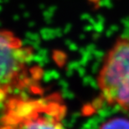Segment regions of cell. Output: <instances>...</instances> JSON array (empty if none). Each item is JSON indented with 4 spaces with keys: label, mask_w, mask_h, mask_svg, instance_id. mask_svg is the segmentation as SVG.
Masks as SVG:
<instances>
[{
    "label": "cell",
    "mask_w": 129,
    "mask_h": 129,
    "mask_svg": "<svg viewBox=\"0 0 129 129\" xmlns=\"http://www.w3.org/2000/svg\"><path fill=\"white\" fill-rule=\"evenodd\" d=\"M34 58L31 46L10 30L0 29V103L25 90L37 93L43 71Z\"/></svg>",
    "instance_id": "6da1fadb"
},
{
    "label": "cell",
    "mask_w": 129,
    "mask_h": 129,
    "mask_svg": "<svg viewBox=\"0 0 129 129\" xmlns=\"http://www.w3.org/2000/svg\"><path fill=\"white\" fill-rule=\"evenodd\" d=\"M66 107L60 95L40 96L16 94L4 102L0 129H66Z\"/></svg>",
    "instance_id": "7a4b0ae2"
},
{
    "label": "cell",
    "mask_w": 129,
    "mask_h": 129,
    "mask_svg": "<svg viewBox=\"0 0 129 129\" xmlns=\"http://www.w3.org/2000/svg\"><path fill=\"white\" fill-rule=\"evenodd\" d=\"M96 81L102 102L129 113V37L117 39L109 49Z\"/></svg>",
    "instance_id": "3957f363"
},
{
    "label": "cell",
    "mask_w": 129,
    "mask_h": 129,
    "mask_svg": "<svg viewBox=\"0 0 129 129\" xmlns=\"http://www.w3.org/2000/svg\"><path fill=\"white\" fill-rule=\"evenodd\" d=\"M99 129H129V120L125 117H114L107 120Z\"/></svg>",
    "instance_id": "277c9868"
}]
</instances>
